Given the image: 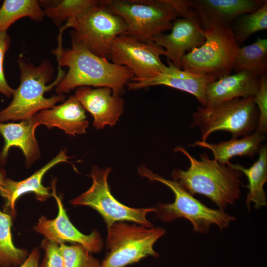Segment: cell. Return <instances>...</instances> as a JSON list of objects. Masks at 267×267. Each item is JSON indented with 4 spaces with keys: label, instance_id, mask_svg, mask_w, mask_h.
<instances>
[{
    "label": "cell",
    "instance_id": "obj_1",
    "mask_svg": "<svg viewBox=\"0 0 267 267\" xmlns=\"http://www.w3.org/2000/svg\"><path fill=\"white\" fill-rule=\"evenodd\" d=\"M71 40V48L64 49L58 44L52 50L58 66L68 68L56 85V92L63 94L76 88L94 86L110 88L114 94L120 95L124 86L134 77L130 69L96 55L74 38Z\"/></svg>",
    "mask_w": 267,
    "mask_h": 267
},
{
    "label": "cell",
    "instance_id": "obj_2",
    "mask_svg": "<svg viewBox=\"0 0 267 267\" xmlns=\"http://www.w3.org/2000/svg\"><path fill=\"white\" fill-rule=\"evenodd\" d=\"M174 151L182 153L190 166L185 171L175 169L172 178L189 194L204 195L223 211L239 198L243 174L231 163L221 164L210 159L205 153L200 154V159H197L180 146H177Z\"/></svg>",
    "mask_w": 267,
    "mask_h": 267
},
{
    "label": "cell",
    "instance_id": "obj_3",
    "mask_svg": "<svg viewBox=\"0 0 267 267\" xmlns=\"http://www.w3.org/2000/svg\"><path fill=\"white\" fill-rule=\"evenodd\" d=\"M20 72V83L14 89L11 103L0 110V122L25 120L31 118L38 112L51 108L64 100L63 94L46 98L44 93L60 81L59 78L47 86L53 77L54 68L50 62L44 60L35 66L23 57L17 60Z\"/></svg>",
    "mask_w": 267,
    "mask_h": 267
},
{
    "label": "cell",
    "instance_id": "obj_4",
    "mask_svg": "<svg viewBox=\"0 0 267 267\" xmlns=\"http://www.w3.org/2000/svg\"><path fill=\"white\" fill-rule=\"evenodd\" d=\"M138 175L151 181H158L167 186L173 192L175 200L172 203H159L156 208L157 218L164 222L178 218L188 220L195 231L208 233L212 224L217 225L221 230L227 227L235 218L220 209L210 208L183 189L177 182L164 178L154 173L144 165L137 169Z\"/></svg>",
    "mask_w": 267,
    "mask_h": 267
},
{
    "label": "cell",
    "instance_id": "obj_5",
    "mask_svg": "<svg viewBox=\"0 0 267 267\" xmlns=\"http://www.w3.org/2000/svg\"><path fill=\"white\" fill-rule=\"evenodd\" d=\"M100 2L125 22L129 36L142 42L171 30L178 14L168 0H104Z\"/></svg>",
    "mask_w": 267,
    "mask_h": 267
},
{
    "label": "cell",
    "instance_id": "obj_6",
    "mask_svg": "<svg viewBox=\"0 0 267 267\" xmlns=\"http://www.w3.org/2000/svg\"><path fill=\"white\" fill-rule=\"evenodd\" d=\"M191 127H198L202 141L219 131L229 132L232 138L249 135L257 128L259 112L254 97L239 98L212 106H198L192 116Z\"/></svg>",
    "mask_w": 267,
    "mask_h": 267
},
{
    "label": "cell",
    "instance_id": "obj_7",
    "mask_svg": "<svg viewBox=\"0 0 267 267\" xmlns=\"http://www.w3.org/2000/svg\"><path fill=\"white\" fill-rule=\"evenodd\" d=\"M205 41L181 58V69L216 76L231 75L239 46L231 27L213 24L204 29Z\"/></svg>",
    "mask_w": 267,
    "mask_h": 267
},
{
    "label": "cell",
    "instance_id": "obj_8",
    "mask_svg": "<svg viewBox=\"0 0 267 267\" xmlns=\"http://www.w3.org/2000/svg\"><path fill=\"white\" fill-rule=\"evenodd\" d=\"M161 227L117 222L108 228L107 248L109 250L100 267H125L149 256L158 257L156 242L166 233Z\"/></svg>",
    "mask_w": 267,
    "mask_h": 267
},
{
    "label": "cell",
    "instance_id": "obj_9",
    "mask_svg": "<svg viewBox=\"0 0 267 267\" xmlns=\"http://www.w3.org/2000/svg\"><path fill=\"white\" fill-rule=\"evenodd\" d=\"M67 28L74 29L71 31V37L94 54L106 59L109 56L114 40L125 34L127 30L124 20L100 0L98 4L67 20L61 33Z\"/></svg>",
    "mask_w": 267,
    "mask_h": 267
},
{
    "label": "cell",
    "instance_id": "obj_10",
    "mask_svg": "<svg viewBox=\"0 0 267 267\" xmlns=\"http://www.w3.org/2000/svg\"><path fill=\"white\" fill-rule=\"evenodd\" d=\"M111 170L109 167L100 169L94 166L90 174L92 180L91 186L70 203L74 205L89 206L97 211L108 228L116 222L124 221L134 222L147 227H152L146 215L150 212H156V208H133L117 200L112 195L108 183Z\"/></svg>",
    "mask_w": 267,
    "mask_h": 267
},
{
    "label": "cell",
    "instance_id": "obj_11",
    "mask_svg": "<svg viewBox=\"0 0 267 267\" xmlns=\"http://www.w3.org/2000/svg\"><path fill=\"white\" fill-rule=\"evenodd\" d=\"M164 49L153 42H142L126 35L117 37L111 46L112 62L127 67L136 79L153 78L160 73L166 65L160 56Z\"/></svg>",
    "mask_w": 267,
    "mask_h": 267
},
{
    "label": "cell",
    "instance_id": "obj_12",
    "mask_svg": "<svg viewBox=\"0 0 267 267\" xmlns=\"http://www.w3.org/2000/svg\"><path fill=\"white\" fill-rule=\"evenodd\" d=\"M198 13L190 8L186 15L173 22L169 34L154 36L151 41L164 49L163 55L177 67L181 69L182 57L205 41L204 30Z\"/></svg>",
    "mask_w": 267,
    "mask_h": 267
},
{
    "label": "cell",
    "instance_id": "obj_13",
    "mask_svg": "<svg viewBox=\"0 0 267 267\" xmlns=\"http://www.w3.org/2000/svg\"><path fill=\"white\" fill-rule=\"evenodd\" d=\"M55 184L56 181L53 180L51 182V196L57 203L58 214L52 220L41 216L34 226V230L46 239L58 244L74 243L81 245L90 253L100 252L103 245L100 234L95 229L90 234L85 235L75 227L67 216L61 198L56 194Z\"/></svg>",
    "mask_w": 267,
    "mask_h": 267
},
{
    "label": "cell",
    "instance_id": "obj_14",
    "mask_svg": "<svg viewBox=\"0 0 267 267\" xmlns=\"http://www.w3.org/2000/svg\"><path fill=\"white\" fill-rule=\"evenodd\" d=\"M168 66L157 76L147 79L133 78L127 84L129 90H136L155 86H165L194 96L202 107L206 104V91L208 85L218 78L216 76L177 67L167 60Z\"/></svg>",
    "mask_w": 267,
    "mask_h": 267
},
{
    "label": "cell",
    "instance_id": "obj_15",
    "mask_svg": "<svg viewBox=\"0 0 267 267\" xmlns=\"http://www.w3.org/2000/svg\"><path fill=\"white\" fill-rule=\"evenodd\" d=\"M75 96L93 117V125L96 129L114 126L124 112V100L107 87H81L76 90Z\"/></svg>",
    "mask_w": 267,
    "mask_h": 267
},
{
    "label": "cell",
    "instance_id": "obj_16",
    "mask_svg": "<svg viewBox=\"0 0 267 267\" xmlns=\"http://www.w3.org/2000/svg\"><path fill=\"white\" fill-rule=\"evenodd\" d=\"M266 0H186L199 15L204 29L213 24L231 27L238 16L259 9Z\"/></svg>",
    "mask_w": 267,
    "mask_h": 267
},
{
    "label": "cell",
    "instance_id": "obj_17",
    "mask_svg": "<svg viewBox=\"0 0 267 267\" xmlns=\"http://www.w3.org/2000/svg\"><path fill=\"white\" fill-rule=\"evenodd\" d=\"M68 158L66 150H62L55 157L29 177L20 181L6 178L0 186V195L5 201L3 212L12 217H15L16 200L21 196L29 192L35 193L37 199L40 201L47 199L51 196V192L49 187H45L42 184L44 174L57 164L67 162Z\"/></svg>",
    "mask_w": 267,
    "mask_h": 267
},
{
    "label": "cell",
    "instance_id": "obj_18",
    "mask_svg": "<svg viewBox=\"0 0 267 267\" xmlns=\"http://www.w3.org/2000/svg\"><path fill=\"white\" fill-rule=\"evenodd\" d=\"M35 114L30 119L17 123L0 122V134L4 139V145L0 153V165L6 162L11 147L19 148L25 158V164L30 167L40 156L35 132L39 126Z\"/></svg>",
    "mask_w": 267,
    "mask_h": 267
},
{
    "label": "cell",
    "instance_id": "obj_19",
    "mask_svg": "<svg viewBox=\"0 0 267 267\" xmlns=\"http://www.w3.org/2000/svg\"><path fill=\"white\" fill-rule=\"evenodd\" d=\"M259 84L260 77L247 71L219 78L208 85L204 107L236 98L254 97L259 89Z\"/></svg>",
    "mask_w": 267,
    "mask_h": 267
},
{
    "label": "cell",
    "instance_id": "obj_20",
    "mask_svg": "<svg viewBox=\"0 0 267 267\" xmlns=\"http://www.w3.org/2000/svg\"><path fill=\"white\" fill-rule=\"evenodd\" d=\"M35 115L39 126L43 125L48 129L57 127L72 135L86 134L89 126L85 109L75 95Z\"/></svg>",
    "mask_w": 267,
    "mask_h": 267
},
{
    "label": "cell",
    "instance_id": "obj_21",
    "mask_svg": "<svg viewBox=\"0 0 267 267\" xmlns=\"http://www.w3.org/2000/svg\"><path fill=\"white\" fill-rule=\"evenodd\" d=\"M266 139L265 134L255 131L251 134L241 138H232L218 143H210L202 140L196 141L190 146H199L210 150L214 159L219 163L227 165L229 160L235 156L253 158L258 154Z\"/></svg>",
    "mask_w": 267,
    "mask_h": 267
},
{
    "label": "cell",
    "instance_id": "obj_22",
    "mask_svg": "<svg viewBox=\"0 0 267 267\" xmlns=\"http://www.w3.org/2000/svg\"><path fill=\"white\" fill-rule=\"evenodd\" d=\"M259 157L249 168H245L238 164H231L232 167L241 171L248 179V183L244 186L248 189L246 202L248 210L250 205L254 203L258 209L267 205L264 186L267 181V147L262 145L258 153Z\"/></svg>",
    "mask_w": 267,
    "mask_h": 267
},
{
    "label": "cell",
    "instance_id": "obj_23",
    "mask_svg": "<svg viewBox=\"0 0 267 267\" xmlns=\"http://www.w3.org/2000/svg\"><path fill=\"white\" fill-rule=\"evenodd\" d=\"M236 73L247 71L259 77L267 71V39L257 37L250 44L238 48L233 69Z\"/></svg>",
    "mask_w": 267,
    "mask_h": 267
},
{
    "label": "cell",
    "instance_id": "obj_24",
    "mask_svg": "<svg viewBox=\"0 0 267 267\" xmlns=\"http://www.w3.org/2000/svg\"><path fill=\"white\" fill-rule=\"evenodd\" d=\"M45 14L36 0H4L0 7V33L19 19L28 17L35 22H42Z\"/></svg>",
    "mask_w": 267,
    "mask_h": 267
},
{
    "label": "cell",
    "instance_id": "obj_25",
    "mask_svg": "<svg viewBox=\"0 0 267 267\" xmlns=\"http://www.w3.org/2000/svg\"><path fill=\"white\" fill-rule=\"evenodd\" d=\"M12 217L0 209V266L18 267L29 256L28 251L16 247L11 228Z\"/></svg>",
    "mask_w": 267,
    "mask_h": 267
},
{
    "label": "cell",
    "instance_id": "obj_26",
    "mask_svg": "<svg viewBox=\"0 0 267 267\" xmlns=\"http://www.w3.org/2000/svg\"><path fill=\"white\" fill-rule=\"evenodd\" d=\"M234 39L239 46L252 34L267 29V0L259 9L238 16L231 26Z\"/></svg>",
    "mask_w": 267,
    "mask_h": 267
},
{
    "label": "cell",
    "instance_id": "obj_27",
    "mask_svg": "<svg viewBox=\"0 0 267 267\" xmlns=\"http://www.w3.org/2000/svg\"><path fill=\"white\" fill-rule=\"evenodd\" d=\"M98 3L99 0H62L47 6L44 12L56 26H60L65 20L83 13Z\"/></svg>",
    "mask_w": 267,
    "mask_h": 267
},
{
    "label": "cell",
    "instance_id": "obj_28",
    "mask_svg": "<svg viewBox=\"0 0 267 267\" xmlns=\"http://www.w3.org/2000/svg\"><path fill=\"white\" fill-rule=\"evenodd\" d=\"M63 267H100L101 263L80 244H59Z\"/></svg>",
    "mask_w": 267,
    "mask_h": 267
},
{
    "label": "cell",
    "instance_id": "obj_29",
    "mask_svg": "<svg viewBox=\"0 0 267 267\" xmlns=\"http://www.w3.org/2000/svg\"><path fill=\"white\" fill-rule=\"evenodd\" d=\"M254 101L259 112L256 131L265 135L267 133V74L260 77L259 89Z\"/></svg>",
    "mask_w": 267,
    "mask_h": 267
},
{
    "label": "cell",
    "instance_id": "obj_30",
    "mask_svg": "<svg viewBox=\"0 0 267 267\" xmlns=\"http://www.w3.org/2000/svg\"><path fill=\"white\" fill-rule=\"evenodd\" d=\"M41 247L44 254L39 267H63L59 244L45 238L42 242Z\"/></svg>",
    "mask_w": 267,
    "mask_h": 267
},
{
    "label": "cell",
    "instance_id": "obj_31",
    "mask_svg": "<svg viewBox=\"0 0 267 267\" xmlns=\"http://www.w3.org/2000/svg\"><path fill=\"white\" fill-rule=\"evenodd\" d=\"M10 44V38L7 32L0 33V93L7 97H11L14 90L7 83L3 71L4 58Z\"/></svg>",
    "mask_w": 267,
    "mask_h": 267
},
{
    "label": "cell",
    "instance_id": "obj_32",
    "mask_svg": "<svg viewBox=\"0 0 267 267\" xmlns=\"http://www.w3.org/2000/svg\"><path fill=\"white\" fill-rule=\"evenodd\" d=\"M40 259L39 249L34 248L24 262L18 267H39Z\"/></svg>",
    "mask_w": 267,
    "mask_h": 267
},
{
    "label": "cell",
    "instance_id": "obj_33",
    "mask_svg": "<svg viewBox=\"0 0 267 267\" xmlns=\"http://www.w3.org/2000/svg\"><path fill=\"white\" fill-rule=\"evenodd\" d=\"M6 171L3 169H0V186L6 179Z\"/></svg>",
    "mask_w": 267,
    "mask_h": 267
},
{
    "label": "cell",
    "instance_id": "obj_34",
    "mask_svg": "<svg viewBox=\"0 0 267 267\" xmlns=\"http://www.w3.org/2000/svg\"></svg>",
    "mask_w": 267,
    "mask_h": 267
}]
</instances>
